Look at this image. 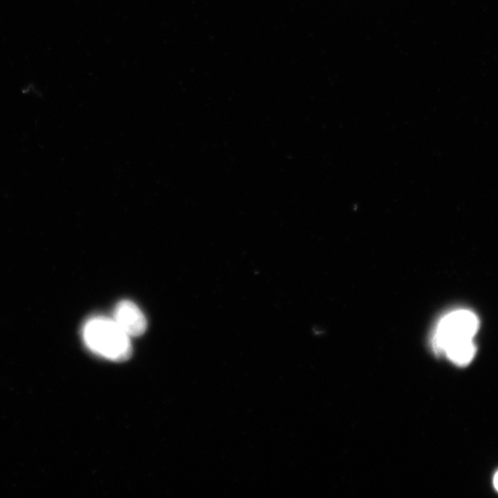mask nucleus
<instances>
[{"mask_svg":"<svg viewBox=\"0 0 498 498\" xmlns=\"http://www.w3.org/2000/svg\"><path fill=\"white\" fill-rule=\"evenodd\" d=\"M493 485H494V488L498 491V472L495 474L493 477Z\"/></svg>","mask_w":498,"mask_h":498,"instance_id":"obj_5","label":"nucleus"},{"mask_svg":"<svg viewBox=\"0 0 498 498\" xmlns=\"http://www.w3.org/2000/svg\"><path fill=\"white\" fill-rule=\"evenodd\" d=\"M113 320L129 338L141 336L147 330L144 314L136 304L129 301L118 304Z\"/></svg>","mask_w":498,"mask_h":498,"instance_id":"obj_3","label":"nucleus"},{"mask_svg":"<svg viewBox=\"0 0 498 498\" xmlns=\"http://www.w3.org/2000/svg\"><path fill=\"white\" fill-rule=\"evenodd\" d=\"M83 340L91 351L112 361H126L132 354L130 338L113 319L89 320L83 328Z\"/></svg>","mask_w":498,"mask_h":498,"instance_id":"obj_1","label":"nucleus"},{"mask_svg":"<svg viewBox=\"0 0 498 498\" xmlns=\"http://www.w3.org/2000/svg\"><path fill=\"white\" fill-rule=\"evenodd\" d=\"M476 353L473 340H465L448 346L444 355L458 366H466L472 362Z\"/></svg>","mask_w":498,"mask_h":498,"instance_id":"obj_4","label":"nucleus"},{"mask_svg":"<svg viewBox=\"0 0 498 498\" xmlns=\"http://www.w3.org/2000/svg\"><path fill=\"white\" fill-rule=\"evenodd\" d=\"M479 328L474 313L460 310L445 315L438 323L433 338L435 350L444 355L445 349L458 341L473 340Z\"/></svg>","mask_w":498,"mask_h":498,"instance_id":"obj_2","label":"nucleus"}]
</instances>
